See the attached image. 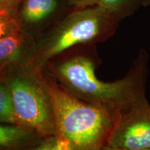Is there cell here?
Wrapping results in <instances>:
<instances>
[{"label": "cell", "mask_w": 150, "mask_h": 150, "mask_svg": "<svg viewBox=\"0 0 150 150\" xmlns=\"http://www.w3.org/2000/svg\"><path fill=\"white\" fill-rule=\"evenodd\" d=\"M22 0H0V10L7 11L13 14Z\"/></svg>", "instance_id": "obj_13"}, {"label": "cell", "mask_w": 150, "mask_h": 150, "mask_svg": "<svg viewBox=\"0 0 150 150\" xmlns=\"http://www.w3.org/2000/svg\"><path fill=\"white\" fill-rule=\"evenodd\" d=\"M145 1V0H144V1ZM144 1H143V2H144Z\"/></svg>", "instance_id": "obj_16"}, {"label": "cell", "mask_w": 150, "mask_h": 150, "mask_svg": "<svg viewBox=\"0 0 150 150\" xmlns=\"http://www.w3.org/2000/svg\"><path fill=\"white\" fill-rule=\"evenodd\" d=\"M143 1L144 0H83L76 7L100 6L115 15L122 21L134 14L142 6Z\"/></svg>", "instance_id": "obj_9"}, {"label": "cell", "mask_w": 150, "mask_h": 150, "mask_svg": "<svg viewBox=\"0 0 150 150\" xmlns=\"http://www.w3.org/2000/svg\"><path fill=\"white\" fill-rule=\"evenodd\" d=\"M36 38L22 29L0 38V72L8 67L33 63Z\"/></svg>", "instance_id": "obj_7"}, {"label": "cell", "mask_w": 150, "mask_h": 150, "mask_svg": "<svg viewBox=\"0 0 150 150\" xmlns=\"http://www.w3.org/2000/svg\"><path fill=\"white\" fill-rule=\"evenodd\" d=\"M72 8L67 0H22L13 15L21 29L37 38Z\"/></svg>", "instance_id": "obj_6"}, {"label": "cell", "mask_w": 150, "mask_h": 150, "mask_svg": "<svg viewBox=\"0 0 150 150\" xmlns=\"http://www.w3.org/2000/svg\"><path fill=\"white\" fill-rule=\"evenodd\" d=\"M0 76L11 93L19 125L42 138L56 134L53 105L42 68L31 63L6 68Z\"/></svg>", "instance_id": "obj_4"}, {"label": "cell", "mask_w": 150, "mask_h": 150, "mask_svg": "<svg viewBox=\"0 0 150 150\" xmlns=\"http://www.w3.org/2000/svg\"><path fill=\"white\" fill-rule=\"evenodd\" d=\"M0 123L19 125L14 110L11 93L4 81L0 76Z\"/></svg>", "instance_id": "obj_10"}, {"label": "cell", "mask_w": 150, "mask_h": 150, "mask_svg": "<svg viewBox=\"0 0 150 150\" xmlns=\"http://www.w3.org/2000/svg\"><path fill=\"white\" fill-rule=\"evenodd\" d=\"M20 29L13 15L7 11L0 10V38Z\"/></svg>", "instance_id": "obj_12"}, {"label": "cell", "mask_w": 150, "mask_h": 150, "mask_svg": "<svg viewBox=\"0 0 150 150\" xmlns=\"http://www.w3.org/2000/svg\"><path fill=\"white\" fill-rule=\"evenodd\" d=\"M148 61L147 51L141 49L123 78L104 81L95 74L102 63L96 45H82L56 56L42 70L67 93L122 113L147 100Z\"/></svg>", "instance_id": "obj_1"}, {"label": "cell", "mask_w": 150, "mask_h": 150, "mask_svg": "<svg viewBox=\"0 0 150 150\" xmlns=\"http://www.w3.org/2000/svg\"><path fill=\"white\" fill-rule=\"evenodd\" d=\"M121 20L100 6L73 7L59 22L36 38L33 64L43 68L69 49L104 42L115 35Z\"/></svg>", "instance_id": "obj_3"}, {"label": "cell", "mask_w": 150, "mask_h": 150, "mask_svg": "<svg viewBox=\"0 0 150 150\" xmlns=\"http://www.w3.org/2000/svg\"><path fill=\"white\" fill-rule=\"evenodd\" d=\"M142 6H150V0H145L143 2V4H142Z\"/></svg>", "instance_id": "obj_15"}, {"label": "cell", "mask_w": 150, "mask_h": 150, "mask_svg": "<svg viewBox=\"0 0 150 150\" xmlns=\"http://www.w3.org/2000/svg\"><path fill=\"white\" fill-rule=\"evenodd\" d=\"M105 150H150V104L147 100L122 112Z\"/></svg>", "instance_id": "obj_5"}, {"label": "cell", "mask_w": 150, "mask_h": 150, "mask_svg": "<svg viewBox=\"0 0 150 150\" xmlns=\"http://www.w3.org/2000/svg\"><path fill=\"white\" fill-rule=\"evenodd\" d=\"M41 138L42 137L28 127L0 123V150L31 149Z\"/></svg>", "instance_id": "obj_8"}, {"label": "cell", "mask_w": 150, "mask_h": 150, "mask_svg": "<svg viewBox=\"0 0 150 150\" xmlns=\"http://www.w3.org/2000/svg\"><path fill=\"white\" fill-rule=\"evenodd\" d=\"M67 1H68V2L70 4V6H72V7H76V6L79 4L83 0H67Z\"/></svg>", "instance_id": "obj_14"}, {"label": "cell", "mask_w": 150, "mask_h": 150, "mask_svg": "<svg viewBox=\"0 0 150 150\" xmlns=\"http://www.w3.org/2000/svg\"><path fill=\"white\" fill-rule=\"evenodd\" d=\"M45 76L53 105L56 134L68 140L74 150L106 149L120 112L76 98Z\"/></svg>", "instance_id": "obj_2"}, {"label": "cell", "mask_w": 150, "mask_h": 150, "mask_svg": "<svg viewBox=\"0 0 150 150\" xmlns=\"http://www.w3.org/2000/svg\"><path fill=\"white\" fill-rule=\"evenodd\" d=\"M31 149L33 150H74L68 140L57 134L41 138Z\"/></svg>", "instance_id": "obj_11"}]
</instances>
